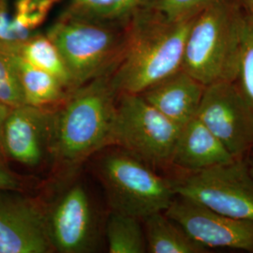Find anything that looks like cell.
Instances as JSON below:
<instances>
[{"label": "cell", "mask_w": 253, "mask_h": 253, "mask_svg": "<svg viewBox=\"0 0 253 253\" xmlns=\"http://www.w3.org/2000/svg\"><path fill=\"white\" fill-rule=\"evenodd\" d=\"M192 19L172 21L142 9L126 22L122 51L110 72L118 94H140L180 70Z\"/></svg>", "instance_id": "cell-1"}, {"label": "cell", "mask_w": 253, "mask_h": 253, "mask_svg": "<svg viewBox=\"0 0 253 253\" xmlns=\"http://www.w3.org/2000/svg\"><path fill=\"white\" fill-rule=\"evenodd\" d=\"M110 72L71 91L53 111L50 154L64 167H75L112 145L118 92Z\"/></svg>", "instance_id": "cell-2"}, {"label": "cell", "mask_w": 253, "mask_h": 253, "mask_svg": "<svg viewBox=\"0 0 253 253\" xmlns=\"http://www.w3.org/2000/svg\"><path fill=\"white\" fill-rule=\"evenodd\" d=\"M244 16L235 0H217L201 10L192 19L181 69L206 86L236 81Z\"/></svg>", "instance_id": "cell-3"}, {"label": "cell", "mask_w": 253, "mask_h": 253, "mask_svg": "<svg viewBox=\"0 0 253 253\" xmlns=\"http://www.w3.org/2000/svg\"><path fill=\"white\" fill-rule=\"evenodd\" d=\"M47 36L63 58L72 91L113 70L123 48L125 27L119 30L113 23L65 14L49 28Z\"/></svg>", "instance_id": "cell-4"}, {"label": "cell", "mask_w": 253, "mask_h": 253, "mask_svg": "<svg viewBox=\"0 0 253 253\" xmlns=\"http://www.w3.org/2000/svg\"><path fill=\"white\" fill-rule=\"evenodd\" d=\"M98 175L112 211L140 219L165 211L176 196L173 181L160 176L124 149L105 154L98 164Z\"/></svg>", "instance_id": "cell-5"}, {"label": "cell", "mask_w": 253, "mask_h": 253, "mask_svg": "<svg viewBox=\"0 0 253 253\" xmlns=\"http://www.w3.org/2000/svg\"><path fill=\"white\" fill-rule=\"evenodd\" d=\"M180 129L142 95L122 93L117 104L112 145L149 166H165L171 164Z\"/></svg>", "instance_id": "cell-6"}, {"label": "cell", "mask_w": 253, "mask_h": 253, "mask_svg": "<svg viewBox=\"0 0 253 253\" xmlns=\"http://www.w3.org/2000/svg\"><path fill=\"white\" fill-rule=\"evenodd\" d=\"M176 196L196 202L219 214L253 221V177L241 158L173 181Z\"/></svg>", "instance_id": "cell-7"}, {"label": "cell", "mask_w": 253, "mask_h": 253, "mask_svg": "<svg viewBox=\"0 0 253 253\" xmlns=\"http://www.w3.org/2000/svg\"><path fill=\"white\" fill-rule=\"evenodd\" d=\"M196 117L240 159L253 148V107L235 82L205 87Z\"/></svg>", "instance_id": "cell-8"}, {"label": "cell", "mask_w": 253, "mask_h": 253, "mask_svg": "<svg viewBox=\"0 0 253 253\" xmlns=\"http://www.w3.org/2000/svg\"><path fill=\"white\" fill-rule=\"evenodd\" d=\"M46 228L53 250L88 253L96 240V217L88 191L75 183L45 208Z\"/></svg>", "instance_id": "cell-9"}, {"label": "cell", "mask_w": 253, "mask_h": 253, "mask_svg": "<svg viewBox=\"0 0 253 253\" xmlns=\"http://www.w3.org/2000/svg\"><path fill=\"white\" fill-rule=\"evenodd\" d=\"M164 213L207 249L253 253V221L219 214L196 202L175 196Z\"/></svg>", "instance_id": "cell-10"}, {"label": "cell", "mask_w": 253, "mask_h": 253, "mask_svg": "<svg viewBox=\"0 0 253 253\" xmlns=\"http://www.w3.org/2000/svg\"><path fill=\"white\" fill-rule=\"evenodd\" d=\"M0 190V253L53 252L45 207L37 200Z\"/></svg>", "instance_id": "cell-11"}, {"label": "cell", "mask_w": 253, "mask_h": 253, "mask_svg": "<svg viewBox=\"0 0 253 253\" xmlns=\"http://www.w3.org/2000/svg\"><path fill=\"white\" fill-rule=\"evenodd\" d=\"M53 111L27 104L9 110L2 130L3 153L26 166L42 163L50 153Z\"/></svg>", "instance_id": "cell-12"}, {"label": "cell", "mask_w": 253, "mask_h": 253, "mask_svg": "<svg viewBox=\"0 0 253 253\" xmlns=\"http://www.w3.org/2000/svg\"><path fill=\"white\" fill-rule=\"evenodd\" d=\"M206 85L182 69L140 93L154 108L177 126L196 116Z\"/></svg>", "instance_id": "cell-13"}, {"label": "cell", "mask_w": 253, "mask_h": 253, "mask_svg": "<svg viewBox=\"0 0 253 253\" xmlns=\"http://www.w3.org/2000/svg\"><path fill=\"white\" fill-rule=\"evenodd\" d=\"M236 160L217 136L196 116L181 127L171 165L198 172Z\"/></svg>", "instance_id": "cell-14"}, {"label": "cell", "mask_w": 253, "mask_h": 253, "mask_svg": "<svg viewBox=\"0 0 253 253\" xmlns=\"http://www.w3.org/2000/svg\"><path fill=\"white\" fill-rule=\"evenodd\" d=\"M146 252L151 253H207L209 250L188 235L164 211L143 218Z\"/></svg>", "instance_id": "cell-15"}, {"label": "cell", "mask_w": 253, "mask_h": 253, "mask_svg": "<svg viewBox=\"0 0 253 253\" xmlns=\"http://www.w3.org/2000/svg\"><path fill=\"white\" fill-rule=\"evenodd\" d=\"M19 79L25 104L50 109L61 104L68 97V91L54 76L27 63L15 54Z\"/></svg>", "instance_id": "cell-16"}, {"label": "cell", "mask_w": 253, "mask_h": 253, "mask_svg": "<svg viewBox=\"0 0 253 253\" xmlns=\"http://www.w3.org/2000/svg\"><path fill=\"white\" fill-rule=\"evenodd\" d=\"M149 0H71L65 14L104 23L127 22Z\"/></svg>", "instance_id": "cell-17"}, {"label": "cell", "mask_w": 253, "mask_h": 253, "mask_svg": "<svg viewBox=\"0 0 253 253\" xmlns=\"http://www.w3.org/2000/svg\"><path fill=\"white\" fill-rule=\"evenodd\" d=\"M17 54L33 67L52 74L68 92L71 91V77L63 58L47 35L37 33L22 46Z\"/></svg>", "instance_id": "cell-18"}, {"label": "cell", "mask_w": 253, "mask_h": 253, "mask_svg": "<svg viewBox=\"0 0 253 253\" xmlns=\"http://www.w3.org/2000/svg\"><path fill=\"white\" fill-rule=\"evenodd\" d=\"M140 218L118 212L111 213L105 233L110 253H144L146 252L144 227Z\"/></svg>", "instance_id": "cell-19"}, {"label": "cell", "mask_w": 253, "mask_h": 253, "mask_svg": "<svg viewBox=\"0 0 253 253\" xmlns=\"http://www.w3.org/2000/svg\"><path fill=\"white\" fill-rule=\"evenodd\" d=\"M235 83L253 107V9L245 13L239 69Z\"/></svg>", "instance_id": "cell-20"}, {"label": "cell", "mask_w": 253, "mask_h": 253, "mask_svg": "<svg viewBox=\"0 0 253 253\" xmlns=\"http://www.w3.org/2000/svg\"><path fill=\"white\" fill-rule=\"evenodd\" d=\"M0 102L9 108L25 104L15 54L0 49Z\"/></svg>", "instance_id": "cell-21"}, {"label": "cell", "mask_w": 253, "mask_h": 253, "mask_svg": "<svg viewBox=\"0 0 253 253\" xmlns=\"http://www.w3.org/2000/svg\"><path fill=\"white\" fill-rule=\"evenodd\" d=\"M36 34L35 30L23 27L14 17L11 18L6 1L0 0V49L19 54L22 46Z\"/></svg>", "instance_id": "cell-22"}, {"label": "cell", "mask_w": 253, "mask_h": 253, "mask_svg": "<svg viewBox=\"0 0 253 253\" xmlns=\"http://www.w3.org/2000/svg\"><path fill=\"white\" fill-rule=\"evenodd\" d=\"M215 1L217 0H149L144 9L153 10L169 20L179 21L193 18Z\"/></svg>", "instance_id": "cell-23"}, {"label": "cell", "mask_w": 253, "mask_h": 253, "mask_svg": "<svg viewBox=\"0 0 253 253\" xmlns=\"http://www.w3.org/2000/svg\"><path fill=\"white\" fill-rule=\"evenodd\" d=\"M60 0H17L14 19L23 27L36 30Z\"/></svg>", "instance_id": "cell-24"}, {"label": "cell", "mask_w": 253, "mask_h": 253, "mask_svg": "<svg viewBox=\"0 0 253 253\" xmlns=\"http://www.w3.org/2000/svg\"><path fill=\"white\" fill-rule=\"evenodd\" d=\"M23 181L14 172L0 164V190L17 191L22 189Z\"/></svg>", "instance_id": "cell-25"}, {"label": "cell", "mask_w": 253, "mask_h": 253, "mask_svg": "<svg viewBox=\"0 0 253 253\" xmlns=\"http://www.w3.org/2000/svg\"><path fill=\"white\" fill-rule=\"evenodd\" d=\"M9 110L8 106L0 102V154L3 153V148H2V130H3V125L5 122V119L7 118L9 114Z\"/></svg>", "instance_id": "cell-26"}, {"label": "cell", "mask_w": 253, "mask_h": 253, "mask_svg": "<svg viewBox=\"0 0 253 253\" xmlns=\"http://www.w3.org/2000/svg\"><path fill=\"white\" fill-rule=\"evenodd\" d=\"M248 9H253V0H245Z\"/></svg>", "instance_id": "cell-27"}, {"label": "cell", "mask_w": 253, "mask_h": 253, "mask_svg": "<svg viewBox=\"0 0 253 253\" xmlns=\"http://www.w3.org/2000/svg\"><path fill=\"white\" fill-rule=\"evenodd\" d=\"M248 163H249V167H250V172H251V174L253 175V160L249 161Z\"/></svg>", "instance_id": "cell-28"}]
</instances>
